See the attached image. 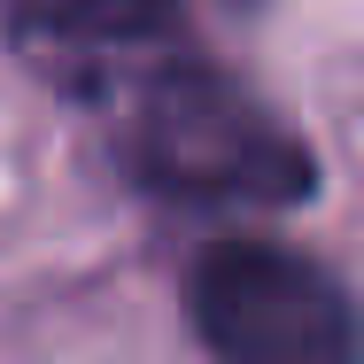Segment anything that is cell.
I'll return each mask as SVG.
<instances>
[{
    "label": "cell",
    "instance_id": "6da1fadb",
    "mask_svg": "<svg viewBox=\"0 0 364 364\" xmlns=\"http://www.w3.org/2000/svg\"><path fill=\"white\" fill-rule=\"evenodd\" d=\"M117 163L124 178L178 202V210H302L318 194V163L287 124L240 85V77L194 63L186 47L155 55L117 93Z\"/></svg>",
    "mask_w": 364,
    "mask_h": 364
},
{
    "label": "cell",
    "instance_id": "7a4b0ae2",
    "mask_svg": "<svg viewBox=\"0 0 364 364\" xmlns=\"http://www.w3.org/2000/svg\"><path fill=\"white\" fill-rule=\"evenodd\" d=\"M194 326L225 364H357L349 287L272 240H225L194 272Z\"/></svg>",
    "mask_w": 364,
    "mask_h": 364
},
{
    "label": "cell",
    "instance_id": "3957f363",
    "mask_svg": "<svg viewBox=\"0 0 364 364\" xmlns=\"http://www.w3.org/2000/svg\"><path fill=\"white\" fill-rule=\"evenodd\" d=\"M186 0H8V47L23 70L77 101L117 93L132 70L178 47Z\"/></svg>",
    "mask_w": 364,
    "mask_h": 364
}]
</instances>
